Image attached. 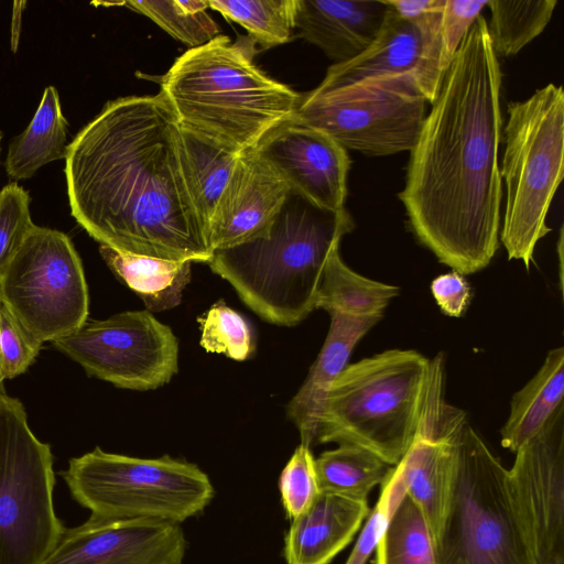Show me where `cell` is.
Returning a JSON list of instances; mask_svg holds the SVG:
<instances>
[{
	"instance_id": "6da1fadb",
	"label": "cell",
	"mask_w": 564,
	"mask_h": 564,
	"mask_svg": "<svg viewBox=\"0 0 564 564\" xmlns=\"http://www.w3.org/2000/svg\"><path fill=\"white\" fill-rule=\"evenodd\" d=\"M479 15L446 69L398 194L416 239L460 274L499 248L502 74Z\"/></svg>"
},
{
	"instance_id": "7a4b0ae2",
	"label": "cell",
	"mask_w": 564,
	"mask_h": 564,
	"mask_svg": "<svg viewBox=\"0 0 564 564\" xmlns=\"http://www.w3.org/2000/svg\"><path fill=\"white\" fill-rule=\"evenodd\" d=\"M181 126L164 97L108 101L67 145L72 216L100 245L207 263L208 231L192 199Z\"/></svg>"
},
{
	"instance_id": "3957f363",
	"label": "cell",
	"mask_w": 564,
	"mask_h": 564,
	"mask_svg": "<svg viewBox=\"0 0 564 564\" xmlns=\"http://www.w3.org/2000/svg\"><path fill=\"white\" fill-rule=\"evenodd\" d=\"M254 44L248 36L231 42L218 35L183 53L160 82L182 128L237 154L291 120L301 99L256 65Z\"/></svg>"
},
{
	"instance_id": "277c9868",
	"label": "cell",
	"mask_w": 564,
	"mask_h": 564,
	"mask_svg": "<svg viewBox=\"0 0 564 564\" xmlns=\"http://www.w3.org/2000/svg\"><path fill=\"white\" fill-rule=\"evenodd\" d=\"M354 227L346 208L325 209L290 191L265 230L215 250L207 263L263 319L294 326L316 310L327 260Z\"/></svg>"
},
{
	"instance_id": "5b68a950",
	"label": "cell",
	"mask_w": 564,
	"mask_h": 564,
	"mask_svg": "<svg viewBox=\"0 0 564 564\" xmlns=\"http://www.w3.org/2000/svg\"><path fill=\"white\" fill-rule=\"evenodd\" d=\"M444 382L442 355L430 360L415 350L389 349L347 365L328 390L315 444L355 445L395 466Z\"/></svg>"
},
{
	"instance_id": "8992f818",
	"label": "cell",
	"mask_w": 564,
	"mask_h": 564,
	"mask_svg": "<svg viewBox=\"0 0 564 564\" xmlns=\"http://www.w3.org/2000/svg\"><path fill=\"white\" fill-rule=\"evenodd\" d=\"M500 170L507 199L499 237L508 258L529 269L538 241L552 229L546 216L564 171V93L547 84L507 107Z\"/></svg>"
},
{
	"instance_id": "52a82bcc",
	"label": "cell",
	"mask_w": 564,
	"mask_h": 564,
	"mask_svg": "<svg viewBox=\"0 0 564 564\" xmlns=\"http://www.w3.org/2000/svg\"><path fill=\"white\" fill-rule=\"evenodd\" d=\"M72 497L97 519H150L181 523L214 497L209 477L170 456L139 458L96 447L62 473Z\"/></svg>"
},
{
	"instance_id": "ba28073f",
	"label": "cell",
	"mask_w": 564,
	"mask_h": 564,
	"mask_svg": "<svg viewBox=\"0 0 564 564\" xmlns=\"http://www.w3.org/2000/svg\"><path fill=\"white\" fill-rule=\"evenodd\" d=\"M455 448L454 490L435 564H534L512 507L508 469L467 420Z\"/></svg>"
},
{
	"instance_id": "9c48e42d",
	"label": "cell",
	"mask_w": 564,
	"mask_h": 564,
	"mask_svg": "<svg viewBox=\"0 0 564 564\" xmlns=\"http://www.w3.org/2000/svg\"><path fill=\"white\" fill-rule=\"evenodd\" d=\"M48 444L31 431L25 409L0 394V564H42L65 528L55 514Z\"/></svg>"
},
{
	"instance_id": "30bf717a",
	"label": "cell",
	"mask_w": 564,
	"mask_h": 564,
	"mask_svg": "<svg viewBox=\"0 0 564 564\" xmlns=\"http://www.w3.org/2000/svg\"><path fill=\"white\" fill-rule=\"evenodd\" d=\"M426 98L411 74L367 79L301 95L293 120L317 129L346 150L386 156L414 147Z\"/></svg>"
},
{
	"instance_id": "8fae6325",
	"label": "cell",
	"mask_w": 564,
	"mask_h": 564,
	"mask_svg": "<svg viewBox=\"0 0 564 564\" xmlns=\"http://www.w3.org/2000/svg\"><path fill=\"white\" fill-rule=\"evenodd\" d=\"M0 301L41 344L80 328L88 319V289L68 236L35 225L0 272Z\"/></svg>"
},
{
	"instance_id": "7c38bea8",
	"label": "cell",
	"mask_w": 564,
	"mask_h": 564,
	"mask_svg": "<svg viewBox=\"0 0 564 564\" xmlns=\"http://www.w3.org/2000/svg\"><path fill=\"white\" fill-rule=\"evenodd\" d=\"M53 345L89 376L123 389H156L170 382L178 369L177 338L148 311L87 319Z\"/></svg>"
},
{
	"instance_id": "4fadbf2b",
	"label": "cell",
	"mask_w": 564,
	"mask_h": 564,
	"mask_svg": "<svg viewBox=\"0 0 564 564\" xmlns=\"http://www.w3.org/2000/svg\"><path fill=\"white\" fill-rule=\"evenodd\" d=\"M508 485L534 564H564V404L516 452Z\"/></svg>"
},
{
	"instance_id": "5bb4252c",
	"label": "cell",
	"mask_w": 564,
	"mask_h": 564,
	"mask_svg": "<svg viewBox=\"0 0 564 564\" xmlns=\"http://www.w3.org/2000/svg\"><path fill=\"white\" fill-rule=\"evenodd\" d=\"M441 33L442 20L417 26L388 4L373 42L355 58L330 65L317 88L335 89L377 77L411 74L427 102L432 104L444 76Z\"/></svg>"
},
{
	"instance_id": "9a60e30c",
	"label": "cell",
	"mask_w": 564,
	"mask_h": 564,
	"mask_svg": "<svg viewBox=\"0 0 564 564\" xmlns=\"http://www.w3.org/2000/svg\"><path fill=\"white\" fill-rule=\"evenodd\" d=\"M185 552L178 523L90 517L65 530L42 564H183Z\"/></svg>"
},
{
	"instance_id": "2e32d148",
	"label": "cell",
	"mask_w": 564,
	"mask_h": 564,
	"mask_svg": "<svg viewBox=\"0 0 564 564\" xmlns=\"http://www.w3.org/2000/svg\"><path fill=\"white\" fill-rule=\"evenodd\" d=\"M254 152L291 191L322 208L345 209L350 159L326 133L291 119L267 134Z\"/></svg>"
},
{
	"instance_id": "e0dca14e",
	"label": "cell",
	"mask_w": 564,
	"mask_h": 564,
	"mask_svg": "<svg viewBox=\"0 0 564 564\" xmlns=\"http://www.w3.org/2000/svg\"><path fill=\"white\" fill-rule=\"evenodd\" d=\"M290 191L254 150L241 154L209 224L213 251L239 245L265 230Z\"/></svg>"
},
{
	"instance_id": "ac0fdd59",
	"label": "cell",
	"mask_w": 564,
	"mask_h": 564,
	"mask_svg": "<svg viewBox=\"0 0 564 564\" xmlns=\"http://www.w3.org/2000/svg\"><path fill=\"white\" fill-rule=\"evenodd\" d=\"M387 12L384 0H297L295 29L334 64L344 63L373 42Z\"/></svg>"
},
{
	"instance_id": "d6986e66",
	"label": "cell",
	"mask_w": 564,
	"mask_h": 564,
	"mask_svg": "<svg viewBox=\"0 0 564 564\" xmlns=\"http://www.w3.org/2000/svg\"><path fill=\"white\" fill-rule=\"evenodd\" d=\"M369 513L368 501L321 491L285 534L288 564H328L351 542Z\"/></svg>"
},
{
	"instance_id": "ffe728a7",
	"label": "cell",
	"mask_w": 564,
	"mask_h": 564,
	"mask_svg": "<svg viewBox=\"0 0 564 564\" xmlns=\"http://www.w3.org/2000/svg\"><path fill=\"white\" fill-rule=\"evenodd\" d=\"M329 315L330 326L324 345L303 386L286 406L288 417L300 432L301 444L308 447L315 444L319 415L330 386L348 365L357 343L380 319Z\"/></svg>"
},
{
	"instance_id": "44dd1931",
	"label": "cell",
	"mask_w": 564,
	"mask_h": 564,
	"mask_svg": "<svg viewBox=\"0 0 564 564\" xmlns=\"http://www.w3.org/2000/svg\"><path fill=\"white\" fill-rule=\"evenodd\" d=\"M564 348L551 349L534 377L510 401L501 445L516 453L564 404Z\"/></svg>"
},
{
	"instance_id": "7402d4cb",
	"label": "cell",
	"mask_w": 564,
	"mask_h": 564,
	"mask_svg": "<svg viewBox=\"0 0 564 564\" xmlns=\"http://www.w3.org/2000/svg\"><path fill=\"white\" fill-rule=\"evenodd\" d=\"M99 252L110 270L150 311H165L181 303L191 281L192 261L133 254L105 245H100Z\"/></svg>"
},
{
	"instance_id": "603a6c76",
	"label": "cell",
	"mask_w": 564,
	"mask_h": 564,
	"mask_svg": "<svg viewBox=\"0 0 564 564\" xmlns=\"http://www.w3.org/2000/svg\"><path fill=\"white\" fill-rule=\"evenodd\" d=\"M67 126L58 93L48 86L30 124L9 147L7 174L14 180L30 178L43 165L65 159Z\"/></svg>"
},
{
	"instance_id": "cb8c5ba5",
	"label": "cell",
	"mask_w": 564,
	"mask_h": 564,
	"mask_svg": "<svg viewBox=\"0 0 564 564\" xmlns=\"http://www.w3.org/2000/svg\"><path fill=\"white\" fill-rule=\"evenodd\" d=\"M180 144L189 193L208 231L213 215L241 154L182 127Z\"/></svg>"
},
{
	"instance_id": "d4e9b609",
	"label": "cell",
	"mask_w": 564,
	"mask_h": 564,
	"mask_svg": "<svg viewBox=\"0 0 564 564\" xmlns=\"http://www.w3.org/2000/svg\"><path fill=\"white\" fill-rule=\"evenodd\" d=\"M398 294V286L370 280L351 270L337 249L325 265L316 308L356 318H381L384 308Z\"/></svg>"
},
{
	"instance_id": "484cf974",
	"label": "cell",
	"mask_w": 564,
	"mask_h": 564,
	"mask_svg": "<svg viewBox=\"0 0 564 564\" xmlns=\"http://www.w3.org/2000/svg\"><path fill=\"white\" fill-rule=\"evenodd\" d=\"M391 467L371 452L349 444L315 458L319 490L358 501H368L370 491L382 485Z\"/></svg>"
},
{
	"instance_id": "4316f807",
	"label": "cell",
	"mask_w": 564,
	"mask_h": 564,
	"mask_svg": "<svg viewBox=\"0 0 564 564\" xmlns=\"http://www.w3.org/2000/svg\"><path fill=\"white\" fill-rule=\"evenodd\" d=\"M556 4V0H488L487 25L495 55L518 54L546 28Z\"/></svg>"
},
{
	"instance_id": "83f0119b",
	"label": "cell",
	"mask_w": 564,
	"mask_h": 564,
	"mask_svg": "<svg viewBox=\"0 0 564 564\" xmlns=\"http://www.w3.org/2000/svg\"><path fill=\"white\" fill-rule=\"evenodd\" d=\"M208 7L240 24L263 48L293 37L297 0H208Z\"/></svg>"
},
{
	"instance_id": "f1b7e54d",
	"label": "cell",
	"mask_w": 564,
	"mask_h": 564,
	"mask_svg": "<svg viewBox=\"0 0 564 564\" xmlns=\"http://www.w3.org/2000/svg\"><path fill=\"white\" fill-rule=\"evenodd\" d=\"M375 553V564H435L430 530L408 495L392 513Z\"/></svg>"
},
{
	"instance_id": "f546056e",
	"label": "cell",
	"mask_w": 564,
	"mask_h": 564,
	"mask_svg": "<svg viewBox=\"0 0 564 564\" xmlns=\"http://www.w3.org/2000/svg\"><path fill=\"white\" fill-rule=\"evenodd\" d=\"M127 6L191 48L210 42L220 32L207 12L208 0H143L128 1Z\"/></svg>"
},
{
	"instance_id": "4dcf8cb0",
	"label": "cell",
	"mask_w": 564,
	"mask_h": 564,
	"mask_svg": "<svg viewBox=\"0 0 564 564\" xmlns=\"http://www.w3.org/2000/svg\"><path fill=\"white\" fill-rule=\"evenodd\" d=\"M200 346L208 352L224 354L242 361L254 351V337L248 321L223 301L216 302L198 318Z\"/></svg>"
},
{
	"instance_id": "1f68e13d",
	"label": "cell",
	"mask_w": 564,
	"mask_h": 564,
	"mask_svg": "<svg viewBox=\"0 0 564 564\" xmlns=\"http://www.w3.org/2000/svg\"><path fill=\"white\" fill-rule=\"evenodd\" d=\"M283 507L290 519L305 512L321 492L315 458L308 446L301 444L283 468L279 482Z\"/></svg>"
},
{
	"instance_id": "d6a6232c",
	"label": "cell",
	"mask_w": 564,
	"mask_h": 564,
	"mask_svg": "<svg viewBox=\"0 0 564 564\" xmlns=\"http://www.w3.org/2000/svg\"><path fill=\"white\" fill-rule=\"evenodd\" d=\"M29 206L28 192L17 183H10L0 191V272L35 227Z\"/></svg>"
},
{
	"instance_id": "836d02e7",
	"label": "cell",
	"mask_w": 564,
	"mask_h": 564,
	"mask_svg": "<svg viewBox=\"0 0 564 564\" xmlns=\"http://www.w3.org/2000/svg\"><path fill=\"white\" fill-rule=\"evenodd\" d=\"M380 497L368 516V520L354 546L346 564H366L376 551L389 520L400 501L406 495L400 473L395 466L390 468L382 482Z\"/></svg>"
},
{
	"instance_id": "e575fe53",
	"label": "cell",
	"mask_w": 564,
	"mask_h": 564,
	"mask_svg": "<svg viewBox=\"0 0 564 564\" xmlns=\"http://www.w3.org/2000/svg\"><path fill=\"white\" fill-rule=\"evenodd\" d=\"M42 344L35 340L0 305V370L3 379H12L26 371L33 364Z\"/></svg>"
},
{
	"instance_id": "d590c367",
	"label": "cell",
	"mask_w": 564,
	"mask_h": 564,
	"mask_svg": "<svg viewBox=\"0 0 564 564\" xmlns=\"http://www.w3.org/2000/svg\"><path fill=\"white\" fill-rule=\"evenodd\" d=\"M488 0H446L442 17L441 67L445 74L473 24Z\"/></svg>"
},
{
	"instance_id": "8d00e7d4",
	"label": "cell",
	"mask_w": 564,
	"mask_h": 564,
	"mask_svg": "<svg viewBox=\"0 0 564 564\" xmlns=\"http://www.w3.org/2000/svg\"><path fill=\"white\" fill-rule=\"evenodd\" d=\"M431 292L442 312L452 317L462 316L471 297L468 282L456 271L436 276Z\"/></svg>"
},
{
	"instance_id": "74e56055",
	"label": "cell",
	"mask_w": 564,
	"mask_h": 564,
	"mask_svg": "<svg viewBox=\"0 0 564 564\" xmlns=\"http://www.w3.org/2000/svg\"><path fill=\"white\" fill-rule=\"evenodd\" d=\"M0 305H1V301H0ZM3 380L4 379H3L2 375H1V370H0V391L3 390Z\"/></svg>"
},
{
	"instance_id": "f35d334b",
	"label": "cell",
	"mask_w": 564,
	"mask_h": 564,
	"mask_svg": "<svg viewBox=\"0 0 564 564\" xmlns=\"http://www.w3.org/2000/svg\"><path fill=\"white\" fill-rule=\"evenodd\" d=\"M1 139H2V133L0 131V143H1ZM0 151H1V145H0Z\"/></svg>"
},
{
	"instance_id": "ab89813d",
	"label": "cell",
	"mask_w": 564,
	"mask_h": 564,
	"mask_svg": "<svg viewBox=\"0 0 564 564\" xmlns=\"http://www.w3.org/2000/svg\"><path fill=\"white\" fill-rule=\"evenodd\" d=\"M4 393V390L0 391V394Z\"/></svg>"
}]
</instances>
